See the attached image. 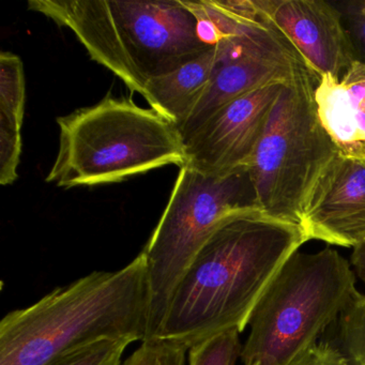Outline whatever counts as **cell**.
<instances>
[{"label": "cell", "mask_w": 365, "mask_h": 365, "mask_svg": "<svg viewBox=\"0 0 365 365\" xmlns=\"http://www.w3.org/2000/svg\"><path fill=\"white\" fill-rule=\"evenodd\" d=\"M305 242L299 226L262 211L230 217L181 277L157 337L189 350L226 331L242 332L275 275Z\"/></svg>", "instance_id": "6da1fadb"}, {"label": "cell", "mask_w": 365, "mask_h": 365, "mask_svg": "<svg viewBox=\"0 0 365 365\" xmlns=\"http://www.w3.org/2000/svg\"><path fill=\"white\" fill-rule=\"evenodd\" d=\"M146 256L125 268L95 271L0 322V365H50L103 339H147Z\"/></svg>", "instance_id": "7a4b0ae2"}, {"label": "cell", "mask_w": 365, "mask_h": 365, "mask_svg": "<svg viewBox=\"0 0 365 365\" xmlns=\"http://www.w3.org/2000/svg\"><path fill=\"white\" fill-rule=\"evenodd\" d=\"M29 9L70 29L93 61L140 95L149 81L211 46L195 14L179 0H29Z\"/></svg>", "instance_id": "3957f363"}, {"label": "cell", "mask_w": 365, "mask_h": 365, "mask_svg": "<svg viewBox=\"0 0 365 365\" xmlns=\"http://www.w3.org/2000/svg\"><path fill=\"white\" fill-rule=\"evenodd\" d=\"M59 148L46 181L59 187L121 182L166 165L185 164L175 123L129 98L108 96L57 119Z\"/></svg>", "instance_id": "277c9868"}, {"label": "cell", "mask_w": 365, "mask_h": 365, "mask_svg": "<svg viewBox=\"0 0 365 365\" xmlns=\"http://www.w3.org/2000/svg\"><path fill=\"white\" fill-rule=\"evenodd\" d=\"M359 294L351 264L336 250L297 251L252 314L243 365H292Z\"/></svg>", "instance_id": "5b68a950"}, {"label": "cell", "mask_w": 365, "mask_h": 365, "mask_svg": "<svg viewBox=\"0 0 365 365\" xmlns=\"http://www.w3.org/2000/svg\"><path fill=\"white\" fill-rule=\"evenodd\" d=\"M316 85L304 70L283 87L249 168L258 208L300 228L312 196L339 153L320 123Z\"/></svg>", "instance_id": "8992f818"}, {"label": "cell", "mask_w": 365, "mask_h": 365, "mask_svg": "<svg viewBox=\"0 0 365 365\" xmlns=\"http://www.w3.org/2000/svg\"><path fill=\"white\" fill-rule=\"evenodd\" d=\"M256 210L260 209L249 168L207 174L181 166L165 210L143 251L150 292L147 339L159 334L176 286L217 228L235 215Z\"/></svg>", "instance_id": "52a82bcc"}, {"label": "cell", "mask_w": 365, "mask_h": 365, "mask_svg": "<svg viewBox=\"0 0 365 365\" xmlns=\"http://www.w3.org/2000/svg\"><path fill=\"white\" fill-rule=\"evenodd\" d=\"M260 18L294 48L311 76L341 78L356 61L337 7L324 0H256Z\"/></svg>", "instance_id": "ba28073f"}, {"label": "cell", "mask_w": 365, "mask_h": 365, "mask_svg": "<svg viewBox=\"0 0 365 365\" xmlns=\"http://www.w3.org/2000/svg\"><path fill=\"white\" fill-rule=\"evenodd\" d=\"M284 86L262 87L217 110L185 140V165L207 174L250 168Z\"/></svg>", "instance_id": "9c48e42d"}, {"label": "cell", "mask_w": 365, "mask_h": 365, "mask_svg": "<svg viewBox=\"0 0 365 365\" xmlns=\"http://www.w3.org/2000/svg\"><path fill=\"white\" fill-rule=\"evenodd\" d=\"M307 241L365 242V158L339 153L312 196L301 226Z\"/></svg>", "instance_id": "30bf717a"}, {"label": "cell", "mask_w": 365, "mask_h": 365, "mask_svg": "<svg viewBox=\"0 0 365 365\" xmlns=\"http://www.w3.org/2000/svg\"><path fill=\"white\" fill-rule=\"evenodd\" d=\"M314 98L320 123L339 153L365 158V63L356 59L339 78L322 76Z\"/></svg>", "instance_id": "8fae6325"}, {"label": "cell", "mask_w": 365, "mask_h": 365, "mask_svg": "<svg viewBox=\"0 0 365 365\" xmlns=\"http://www.w3.org/2000/svg\"><path fill=\"white\" fill-rule=\"evenodd\" d=\"M224 54L223 41L209 46L179 69L149 81L143 97L153 110L179 129L215 76Z\"/></svg>", "instance_id": "7c38bea8"}, {"label": "cell", "mask_w": 365, "mask_h": 365, "mask_svg": "<svg viewBox=\"0 0 365 365\" xmlns=\"http://www.w3.org/2000/svg\"><path fill=\"white\" fill-rule=\"evenodd\" d=\"M26 104L24 66L18 55L0 54V128L21 131Z\"/></svg>", "instance_id": "4fadbf2b"}, {"label": "cell", "mask_w": 365, "mask_h": 365, "mask_svg": "<svg viewBox=\"0 0 365 365\" xmlns=\"http://www.w3.org/2000/svg\"><path fill=\"white\" fill-rule=\"evenodd\" d=\"M341 350L354 362L365 365V296L359 294L339 318Z\"/></svg>", "instance_id": "5bb4252c"}, {"label": "cell", "mask_w": 365, "mask_h": 365, "mask_svg": "<svg viewBox=\"0 0 365 365\" xmlns=\"http://www.w3.org/2000/svg\"><path fill=\"white\" fill-rule=\"evenodd\" d=\"M240 332L226 331L189 349V365H237L241 359Z\"/></svg>", "instance_id": "9a60e30c"}, {"label": "cell", "mask_w": 365, "mask_h": 365, "mask_svg": "<svg viewBox=\"0 0 365 365\" xmlns=\"http://www.w3.org/2000/svg\"><path fill=\"white\" fill-rule=\"evenodd\" d=\"M131 344L127 339H103L81 348L50 365H123L121 358Z\"/></svg>", "instance_id": "2e32d148"}, {"label": "cell", "mask_w": 365, "mask_h": 365, "mask_svg": "<svg viewBox=\"0 0 365 365\" xmlns=\"http://www.w3.org/2000/svg\"><path fill=\"white\" fill-rule=\"evenodd\" d=\"M187 352L183 346L155 337L143 341L123 365H185Z\"/></svg>", "instance_id": "e0dca14e"}, {"label": "cell", "mask_w": 365, "mask_h": 365, "mask_svg": "<svg viewBox=\"0 0 365 365\" xmlns=\"http://www.w3.org/2000/svg\"><path fill=\"white\" fill-rule=\"evenodd\" d=\"M21 153V131L0 128V185H10L18 179Z\"/></svg>", "instance_id": "ac0fdd59"}, {"label": "cell", "mask_w": 365, "mask_h": 365, "mask_svg": "<svg viewBox=\"0 0 365 365\" xmlns=\"http://www.w3.org/2000/svg\"><path fill=\"white\" fill-rule=\"evenodd\" d=\"M351 38L358 61L365 63V0H348L337 5Z\"/></svg>", "instance_id": "d6986e66"}, {"label": "cell", "mask_w": 365, "mask_h": 365, "mask_svg": "<svg viewBox=\"0 0 365 365\" xmlns=\"http://www.w3.org/2000/svg\"><path fill=\"white\" fill-rule=\"evenodd\" d=\"M292 365H361L346 356L341 348L327 341H318Z\"/></svg>", "instance_id": "ffe728a7"}, {"label": "cell", "mask_w": 365, "mask_h": 365, "mask_svg": "<svg viewBox=\"0 0 365 365\" xmlns=\"http://www.w3.org/2000/svg\"><path fill=\"white\" fill-rule=\"evenodd\" d=\"M350 262L359 279L365 283V242L354 247Z\"/></svg>", "instance_id": "44dd1931"}]
</instances>
